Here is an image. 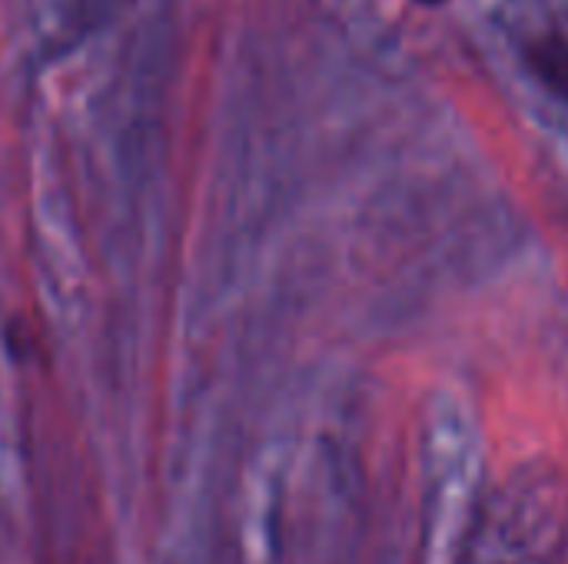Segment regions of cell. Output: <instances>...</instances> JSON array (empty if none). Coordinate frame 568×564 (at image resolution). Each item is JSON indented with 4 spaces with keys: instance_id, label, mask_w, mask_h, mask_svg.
<instances>
[{
    "instance_id": "cell-2",
    "label": "cell",
    "mask_w": 568,
    "mask_h": 564,
    "mask_svg": "<svg viewBox=\"0 0 568 564\" xmlns=\"http://www.w3.org/2000/svg\"><path fill=\"white\" fill-rule=\"evenodd\" d=\"M419 3H426V7H439V3H446V0H419Z\"/></svg>"
},
{
    "instance_id": "cell-1",
    "label": "cell",
    "mask_w": 568,
    "mask_h": 564,
    "mask_svg": "<svg viewBox=\"0 0 568 564\" xmlns=\"http://www.w3.org/2000/svg\"><path fill=\"white\" fill-rule=\"evenodd\" d=\"M523 60L529 73L559 100L568 103V37L566 33H539L526 43Z\"/></svg>"
}]
</instances>
